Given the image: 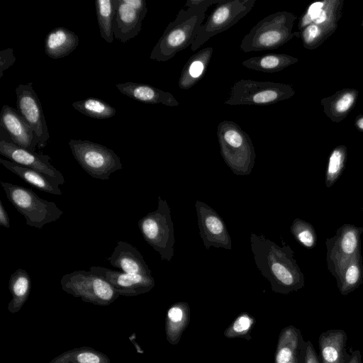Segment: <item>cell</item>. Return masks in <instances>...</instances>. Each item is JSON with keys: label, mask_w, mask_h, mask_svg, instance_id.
I'll use <instances>...</instances> for the list:
<instances>
[{"label": "cell", "mask_w": 363, "mask_h": 363, "mask_svg": "<svg viewBox=\"0 0 363 363\" xmlns=\"http://www.w3.org/2000/svg\"><path fill=\"white\" fill-rule=\"evenodd\" d=\"M31 288V279L28 273L23 269H16L9 281V289L11 300L8 304V310L11 313L18 312L28 300Z\"/></svg>", "instance_id": "obj_30"}, {"label": "cell", "mask_w": 363, "mask_h": 363, "mask_svg": "<svg viewBox=\"0 0 363 363\" xmlns=\"http://www.w3.org/2000/svg\"><path fill=\"white\" fill-rule=\"evenodd\" d=\"M358 91L353 89H344L334 95L322 99L323 111L333 121L343 120L353 108Z\"/></svg>", "instance_id": "obj_26"}, {"label": "cell", "mask_w": 363, "mask_h": 363, "mask_svg": "<svg viewBox=\"0 0 363 363\" xmlns=\"http://www.w3.org/2000/svg\"><path fill=\"white\" fill-rule=\"evenodd\" d=\"M347 159V147L338 145L335 147L328 157L325 172V185L333 186L342 174Z\"/></svg>", "instance_id": "obj_34"}, {"label": "cell", "mask_w": 363, "mask_h": 363, "mask_svg": "<svg viewBox=\"0 0 363 363\" xmlns=\"http://www.w3.org/2000/svg\"><path fill=\"white\" fill-rule=\"evenodd\" d=\"M147 12L145 0H116L113 24L114 38L126 43L138 35Z\"/></svg>", "instance_id": "obj_15"}, {"label": "cell", "mask_w": 363, "mask_h": 363, "mask_svg": "<svg viewBox=\"0 0 363 363\" xmlns=\"http://www.w3.org/2000/svg\"><path fill=\"white\" fill-rule=\"evenodd\" d=\"M335 279L339 291L343 296L348 295L362 284L363 267L361 250L349 260Z\"/></svg>", "instance_id": "obj_29"}, {"label": "cell", "mask_w": 363, "mask_h": 363, "mask_svg": "<svg viewBox=\"0 0 363 363\" xmlns=\"http://www.w3.org/2000/svg\"><path fill=\"white\" fill-rule=\"evenodd\" d=\"M301 357L303 363H321L310 340L303 341L301 349Z\"/></svg>", "instance_id": "obj_37"}, {"label": "cell", "mask_w": 363, "mask_h": 363, "mask_svg": "<svg viewBox=\"0 0 363 363\" xmlns=\"http://www.w3.org/2000/svg\"><path fill=\"white\" fill-rule=\"evenodd\" d=\"M60 284L67 294L96 306H108L120 296L108 281L90 271L77 270L66 274Z\"/></svg>", "instance_id": "obj_9"}, {"label": "cell", "mask_w": 363, "mask_h": 363, "mask_svg": "<svg viewBox=\"0 0 363 363\" xmlns=\"http://www.w3.org/2000/svg\"><path fill=\"white\" fill-rule=\"evenodd\" d=\"M68 145L72 155L91 177L107 180L123 168L120 157L111 149L90 140L71 139Z\"/></svg>", "instance_id": "obj_10"}, {"label": "cell", "mask_w": 363, "mask_h": 363, "mask_svg": "<svg viewBox=\"0 0 363 363\" xmlns=\"http://www.w3.org/2000/svg\"><path fill=\"white\" fill-rule=\"evenodd\" d=\"M0 225L6 228H9L11 226L8 213L1 200H0Z\"/></svg>", "instance_id": "obj_39"}, {"label": "cell", "mask_w": 363, "mask_h": 363, "mask_svg": "<svg viewBox=\"0 0 363 363\" xmlns=\"http://www.w3.org/2000/svg\"><path fill=\"white\" fill-rule=\"evenodd\" d=\"M217 137L221 156L225 164L237 175H248L255 162L252 140L237 123L223 121L217 127Z\"/></svg>", "instance_id": "obj_5"}, {"label": "cell", "mask_w": 363, "mask_h": 363, "mask_svg": "<svg viewBox=\"0 0 363 363\" xmlns=\"http://www.w3.org/2000/svg\"><path fill=\"white\" fill-rule=\"evenodd\" d=\"M190 308L186 302L179 301L172 304L167 311L165 333L167 342L176 345L189 325Z\"/></svg>", "instance_id": "obj_25"}, {"label": "cell", "mask_w": 363, "mask_h": 363, "mask_svg": "<svg viewBox=\"0 0 363 363\" xmlns=\"http://www.w3.org/2000/svg\"><path fill=\"white\" fill-rule=\"evenodd\" d=\"M16 58L13 55V48H6L0 52V78L4 75L6 69L11 67Z\"/></svg>", "instance_id": "obj_38"}, {"label": "cell", "mask_w": 363, "mask_h": 363, "mask_svg": "<svg viewBox=\"0 0 363 363\" xmlns=\"http://www.w3.org/2000/svg\"><path fill=\"white\" fill-rule=\"evenodd\" d=\"M298 61L296 57L286 54L269 53L248 58L242 65L250 69L273 73L281 71Z\"/></svg>", "instance_id": "obj_28"}, {"label": "cell", "mask_w": 363, "mask_h": 363, "mask_svg": "<svg viewBox=\"0 0 363 363\" xmlns=\"http://www.w3.org/2000/svg\"><path fill=\"white\" fill-rule=\"evenodd\" d=\"M89 271L108 281L120 296H135L149 292L155 285L152 276L128 274L103 267L93 266Z\"/></svg>", "instance_id": "obj_17"}, {"label": "cell", "mask_w": 363, "mask_h": 363, "mask_svg": "<svg viewBox=\"0 0 363 363\" xmlns=\"http://www.w3.org/2000/svg\"><path fill=\"white\" fill-rule=\"evenodd\" d=\"M347 363H362V355L359 350H354L350 354Z\"/></svg>", "instance_id": "obj_40"}, {"label": "cell", "mask_w": 363, "mask_h": 363, "mask_svg": "<svg viewBox=\"0 0 363 363\" xmlns=\"http://www.w3.org/2000/svg\"><path fill=\"white\" fill-rule=\"evenodd\" d=\"M17 110L32 128L38 148H44L50 138L40 101L33 88V83L19 84L16 89Z\"/></svg>", "instance_id": "obj_14"}, {"label": "cell", "mask_w": 363, "mask_h": 363, "mask_svg": "<svg viewBox=\"0 0 363 363\" xmlns=\"http://www.w3.org/2000/svg\"><path fill=\"white\" fill-rule=\"evenodd\" d=\"M255 3V0H222L199 28L191 50L196 51L213 36L235 25L252 10Z\"/></svg>", "instance_id": "obj_11"}, {"label": "cell", "mask_w": 363, "mask_h": 363, "mask_svg": "<svg viewBox=\"0 0 363 363\" xmlns=\"http://www.w3.org/2000/svg\"><path fill=\"white\" fill-rule=\"evenodd\" d=\"M138 225L144 240L160 254L161 259L170 261L174 253L175 239L167 202L159 196L157 209L140 218Z\"/></svg>", "instance_id": "obj_7"}, {"label": "cell", "mask_w": 363, "mask_h": 363, "mask_svg": "<svg viewBox=\"0 0 363 363\" xmlns=\"http://www.w3.org/2000/svg\"><path fill=\"white\" fill-rule=\"evenodd\" d=\"M0 127L8 134L16 145L35 152L38 143L30 126L26 122L18 110L4 105L1 111Z\"/></svg>", "instance_id": "obj_18"}, {"label": "cell", "mask_w": 363, "mask_h": 363, "mask_svg": "<svg viewBox=\"0 0 363 363\" xmlns=\"http://www.w3.org/2000/svg\"><path fill=\"white\" fill-rule=\"evenodd\" d=\"M49 363H110V359L101 352L84 346L66 351Z\"/></svg>", "instance_id": "obj_31"}, {"label": "cell", "mask_w": 363, "mask_h": 363, "mask_svg": "<svg viewBox=\"0 0 363 363\" xmlns=\"http://www.w3.org/2000/svg\"><path fill=\"white\" fill-rule=\"evenodd\" d=\"M222 0H188L154 46L150 59L164 62L191 45L206 18V11Z\"/></svg>", "instance_id": "obj_2"}, {"label": "cell", "mask_w": 363, "mask_h": 363, "mask_svg": "<svg viewBox=\"0 0 363 363\" xmlns=\"http://www.w3.org/2000/svg\"><path fill=\"white\" fill-rule=\"evenodd\" d=\"M200 236L205 248L211 247L232 249V241L225 223L219 214L206 203H195Z\"/></svg>", "instance_id": "obj_16"}, {"label": "cell", "mask_w": 363, "mask_h": 363, "mask_svg": "<svg viewBox=\"0 0 363 363\" xmlns=\"http://www.w3.org/2000/svg\"><path fill=\"white\" fill-rule=\"evenodd\" d=\"M116 86L123 94L142 103L161 104L171 107L177 106L179 104L171 93L149 84L128 82L117 84Z\"/></svg>", "instance_id": "obj_20"}, {"label": "cell", "mask_w": 363, "mask_h": 363, "mask_svg": "<svg viewBox=\"0 0 363 363\" xmlns=\"http://www.w3.org/2000/svg\"><path fill=\"white\" fill-rule=\"evenodd\" d=\"M1 186L7 199L30 227L40 229L63 214L55 203L41 199L30 189L4 182H1Z\"/></svg>", "instance_id": "obj_6"}, {"label": "cell", "mask_w": 363, "mask_h": 363, "mask_svg": "<svg viewBox=\"0 0 363 363\" xmlns=\"http://www.w3.org/2000/svg\"><path fill=\"white\" fill-rule=\"evenodd\" d=\"M343 1L328 0L311 4L300 18L298 29L304 48L313 50L336 30Z\"/></svg>", "instance_id": "obj_3"}, {"label": "cell", "mask_w": 363, "mask_h": 363, "mask_svg": "<svg viewBox=\"0 0 363 363\" xmlns=\"http://www.w3.org/2000/svg\"><path fill=\"white\" fill-rule=\"evenodd\" d=\"M106 260L123 272L152 276L151 271L140 251L125 241L118 240L113 252Z\"/></svg>", "instance_id": "obj_19"}, {"label": "cell", "mask_w": 363, "mask_h": 363, "mask_svg": "<svg viewBox=\"0 0 363 363\" xmlns=\"http://www.w3.org/2000/svg\"><path fill=\"white\" fill-rule=\"evenodd\" d=\"M78 35L65 27L51 30L45 39V54L52 59L65 57L78 46Z\"/></svg>", "instance_id": "obj_22"}, {"label": "cell", "mask_w": 363, "mask_h": 363, "mask_svg": "<svg viewBox=\"0 0 363 363\" xmlns=\"http://www.w3.org/2000/svg\"><path fill=\"white\" fill-rule=\"evenodd\" d=\"M347 335L342 329H330L323 332L318 338L321 363H347Z\"/></svg>", "instance_id": "obj_21"}, {"label": "cell", "mask_w": 363, "mask_h": 363, "mask_svg": "<svg viewBox=\"0 0 363 363\" xmlns=\"http://www.w3.org/2000/svg\"><path fill=\"white\" fill-rule=\"evenodd\" d=\"M96 13L101 38L107 43L113 42V24L116 0H96Z\"/></svg>", "instance_id": "obj_32"}, {"label": "cell", "mask_w": 363, "mask_h": 363, "mask_svg": "<svg viewBox=\"0 0 363 363\" xmlns=\"http://www.w3.org/2000/svg\"><path fill=\"white\" fill-rule=\"evenodd\" d=\"M363 228L344 224L335 235L326 240V261L329 272L335 279L349 260L360 251V236Z\"/></svg>", "instance_id": "obj_12"}, {"label": "cell", "mask_w": 363, "mask_h": 363, "mask_svg": "<svg viewBox=\"0 0 363 363\" xmlns=\"http://www.w3.org/2000/svg\"><path fill=\"white\" fill-rule=\"evenodd\" d=\"M255 324V319L247 313L240 314L225 329L223 335L227 338L252 339L250 332Z\"/></svg>", "instance_id": "obj_35"}, {"label": "cell", "mask_w": 363, "mask_h": 363, "mask_svg": "<svg viewBox=\"0 0 363 363\" xmlns=\"http://www.w3.org/2000/svg\"><path fill=\"white\" fill-rule=\"evenodd\" d=\"M290 230L294 238L304 247L312 249L316 245L317 235L311 223L301 218H296L290 227Z\"/></svg>", "instance_id": "obj_36"}, {"label": "cell", "mask_w": 363, "mask_h": 363, "mask_svg": "<svg viewBox=\"0 0 363 363\" xmlns=\"http://www.w3.org/2000/svg\"><path fill=\"white\" fill-rule=\"evenodd\" d=\"M362 209H363V207H362Z\"/></svg>", "instance_id": "obj_44"}, {"label": "cell", "mask_w": 363, "mask_h": 363, "mask_svg": "<svg viewBox=\"0 0 363 363\" xmlns=\"http://www.w3.org/2000/svg\"><path fill=\"white\" fill-rule=\"evenodd\" d=\"M213 48H205L191 55L184 66L178 85L182 89H189L198 83L206 72Z\"/></svg>", "instance_id": "obj_23"}, {"label": "cell", "mask_w": 363, "mask_h": 363, "mask_svg": "<svg viewBox=\"0 0 363 363\" xmlns=\"http://www.w3.org/2000/svg\"><path fill=\"white\" fill-rule=\"evenodd\" d=\"M288 363H303L302 362V357H301V352L295 356L291 361Z\"/></svg>", "instance_id": "obj_42"}, {"label": "cell", "mask_w": 363, "mask_h": 363, "mask_svg": "<svg viewBox=\"0 0 363 363\" xmlns=\"http://www.w3.org/2000/svg\"><path fill=\"white\" fill-rule=\"evenodd\" d=\"M72 106L81 113L95 119H108L115 116L116 113L114 107L104 100L95 97L74 101Z\"/></svg>", "instance_id": "obj_33"}, {"label": "cell", "mask_w": 363, "mask_h": 363, "mask_svg": "<svg viewBox=\"0 0 363 363\" xmlns=\"http://www.w3.org/2000/svg\"><path fill=\"white\" fill-rule=\"evenodd\" d=\"M0 154L10 161L38 171L59 185L65 182L62 173L51 163V157L23 148L12 142L6 132L0 127Z\"/></svg>", "instance_id": "obj_13"}, {"label": "cell", "mask_w": 363, "mask_h": 363, "mask_svg": "<svg viewBox=\"0 0 363 363\" xmlns=\"http://www.w3.org/2000/svg\"><path fill=\"white\" fill-rule=\"evenodd\" d=\"M295 90L290 84L269 81L240 79L230 89L224 104L230 106H267L292 97Z\"/></svg>", "instance_id": "obj_8"}, {"label": "cell", "mask_w": 363, "mask_h": 363, "mask_svg": "<svg viewBox=\"0 0 363 363\" xmlns=\"http://www.w3.org/2000/svg\"><path fill=\"white\" fill-rule=\"evenodd\" d=\"M362 26L363 27V20H362Z\"/></svg>", "instance_id": "obj_43"}, {"label": "cell", "mask_w": 363, "mask_h": 363, "mask_svg": "<svg viewBox=\"0 0 363 363\" xmlns=\"http://www.w3.org/2000/svg\"><path fill=\"white\" fill-rule=\"evenodd\" d=\"M303 338L301 330L294 325L284 328L279 333L274 354V363H288L298 354Z\"/></svg>", "instance_id": "obj_27"}, {"label": "cell", "mask_w": 363, "mask_h": 363, "mask_svg": "<svg viewBox=\"0 0 363 363\" xmlns=\"http://www.w3.org/2000/svg\"><path fill=\"white\" fill-rule=\"evenodd\" d=\"M354 125L359 131L363 132V115H359L356 118Z\"/></svg>", "instance_id": "obj_41"}, {"label": "cell", "mask_w": 363, "mask_h": 363, "mask_svg": "<svg viewBox=\"0 0 363 363\" xmlns=\"http://www.w3.org/2000/svg\"><path fill=\"white\" fill-rule=\"evenodd\" d=\"M297 17L288 11H277L257 23L241 40L245 52L277 49L291 40L293 26Z\"/></svg>", "instance_id": "obj_4"}, {"label": "cell", "mask_w": 363, "mask_h": 363, "mask_svg": "<svg viewBox=\"0 0 363 363\" xmlns=\"http://www.w3.org/2000/svg\"><path fill=\"white\" fill-rule=\"evenodd\" d=\"M250 243L255 264L274 292L288 294L303 287L304 276L290 246H279L254 233L250 235Z\"/></svg>", "instance_id": "obj_1"}, {"label": "cell", "mask_w": 363, "mask_h": 363, "mask_svg": "<svg viewBox=\"0 0 363 363\" xmlns=\"http://www.w3.org/2000/svg\"><path fill=\"white\" fill-rule=\"evenodd\" d=\"M1 164L30 186L54 195L61 196L59 184L46 175L10 160L0 158Z\"/></svg>", "instance_id": "obj_24"}]
</instances>
